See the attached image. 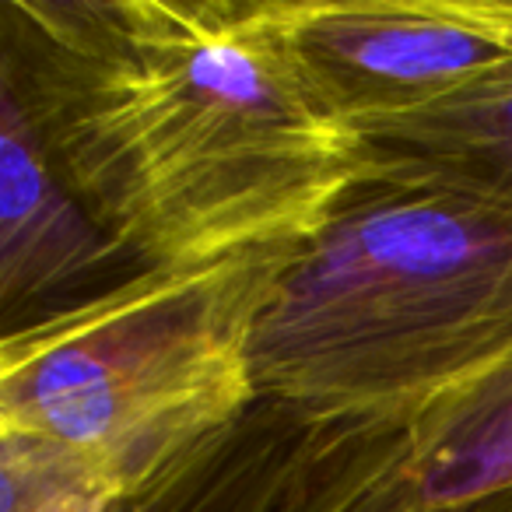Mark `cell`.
<instances>
[{
    "instance_id": "1",
    "label": "cell",
    "mask_w": 512,
    "mask_h": 512,
    "mask_svg": "<svg viewBox=\"0 0 512 512\" xmlns=\"http://www.w3.org/2000/svg\"><path fill=\"white\" fill-rule=\"evenodd\" d=\"M0 85L137 267L292 246L355 186L267 0H0Z\"/></svg>"
},
{
    "instance_id": "6",
    "label": "cell",
    "mask_w": 512,
    "mask_h": 512,
    "mask_svg": "<svg viewBox=\"0 0 512 512\" xmlns=\"http://www.w3.org/2000/svg\"><path fill=\"white\" fill-rule=\"evenodd\" d=\"M141 267L53 165L22 99L0 85V309L4 334L64 313Z\"/></svg>"
},
{
    "instance_id": "5",
    "label": "cell",
    "mask_w": 512,
    "mask_h": 512,
    "mask_svg": "<svg viewBox=\"0 0 512 512\" xmlns=\"http://www.w3.org/2000/svg\"><path fill=\"white\" fill-rule=\"evenodd\" d=\"M313 95L344 127L414 109L509 57L439 0H267Z\"/></svg>"
},
{
    "instance_id": "3",
    "label": "cell",
    "mask_w": 512,
    "mask_h": 512,
    "mask_svg": "<svg viewBox=\"0 0 512 512\" xmlns=\"http://www.w3.org/2000/svg\"><path fill=\"white\" fill-rule=\"evenodd\" d=\"M295 246L141 267L4 334L0 428L67 442L141 488L256 404L253 327Z\"/></svg>"
},
{
    "instance_id": "2",
    "label": "cell",
    "mask_w": 512,
    "mask_h": 512,
    "mask_svg": "<svg viewBox=\"0 0 512 512\" xmlns=\"http://www.w3.org/2000/svg\"><path fill=\"white\" fill-rule=\"evenodd\" d=\"M512 355V218L351 186L288 253L249 344L260 404L306 428L397 418Z\"/></svg>"
},
{
    "instance_id": "8",
    "label": "cell",
    "mask_w": 512,
    "mask_h": 512,
    "mask_svg": "<svg viewBox=\"0 0 512 512\" xmlns=\"http://www.w3.org/2000/svg\"><path fill=\"white\" fill-rule=\"evenodd\" d=\"M302 432L292 414L256 400L235 425L127 491L113 512H285Z\"/></svg>"
},
{
    "instance_id": "10",
    "label": "cell",
    "mask_w": 512,
    "mask_h": 512,
    "mask_svg": "<svg viewBox=\"0 0 512 512\" xmlns=\"http://www.w3.org/2000/svg\"><path fill=\"white\" fill-rule=\"evenodd\" d=\"M446 15L488 32L495 43L512 50V4L509 0H439Z\"/></svg>"
},
{
    "instance_id": "11",
    "label": "cell",
    "mask_w": 512,
    "mask_h": 512,
    "mask_svg": "<svg viewBox=\"0 0 512 512\" xmlns=\"http://www.w3.org/2000/svg\"><path fill=\"white\" fill-rule=\"evenodd\" d=\"M509 4H512V0H509Z\"/></svg>"
},
{
    "instance_id": "7",
    "label": "cell",
    "mask_w": 512,
    "mask_h": 512,
    "mask_svg": "<svg viewBox=\"0 0 512 512\" xmlns=\"http://www.w3.org/2000/svg\"><path fill=\"white\" fill-rule=\"evenodd\" d=\"M355 186L453 197L512 218V50L414 109L351 127Z\"/></svg>"
},
{
    "instance_id": "9",
    "label": "cell",
    "mask_w": 512,
    "mask_h": 512,
    "mask_svg": "<svg viewBox=\"0 0 512 512\" xmlns=\"http://www.w3.org/2000/svg\"><path fill=\"white\" fill-rule=\"evenodd\" d=\"M123 495V484L95 456L0 428V512H113Z\"/></svg>"
},
{
    "instance_id": "4",
    "label": "cell",
    "mask_w": 512,
    "mask_h": 512,
    "mask_svg": "<svg viewBox=\"0 0 512 512\" xmlns=\"http://www.w3.org/2000/svg\"><path fill=\"white\" fill-rule=\"evenodd\" d=\"M285 512H512V355L397 418L306 428Z\"/></svg>"
}]
</instances>
